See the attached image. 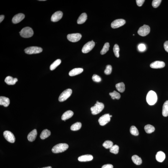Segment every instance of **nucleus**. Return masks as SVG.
<instances>
[{"instance_id":"obj_1","label":"nucleus","mask_w":168,"mask_h":168,"mask_svg":"<svg viewBox=\"0 0 168 168\" xmlns=\"http://www.w3.org/2000/svg\"><path fill=\"white\" fill-rule=\"evenodd\" d=\"M157 96L156 92L153 91H150L147 93L146 100L147 103L150 105H153L156 103L157 101Z\"/></svg>"},{"instance_id":"obj_2","label":"nucleus","mask_w":168,"mask_h":168,"mask_svg":"<svg viewBox=\"0 0 168 168\" xmlns=\"http://www.w3.org/2000/svg\"><path fill=\"white\" fill-rule=\"evenodd\" d=\"M68 147L69 146L66 144H58L53 147L52 149V151L55 153H62L66 150Z\"/></svg>"},{"instance_id":"obj_3","label":"nucleus","mask_w":168,"mask_h":168,"mask_svg":"<svg viewBox=\"0 0 168 168\" xmlns=\"http://www.w3.org/2000/svg\"><path fill=\"white\" fill-rule=\"evenodd\" d=\"M104 108V105L103 103L97 101L95 106L91 107V110L92 114L96 115L101 112Z\"/></svg>"},{"instance_id":"obj_4","label":"nucleus","mask_w":168,"mask_h":168,"mask_svg":"<svg viewBox=\"0 0 168 168\" xmlns=\"http://www.w3.org/2000/svg\"><path fill=\"white\" fill-rule=\"evenodd\" d=\"M19 33L22 37L25 38H28L32 37L34 34V32L32 28L26 27L23 28L19 32Z\"/></svg>"},{"instance_id":"obj_5","label":"nucleus","mask_w":168,"mask_h":168,"mask_svg":"<svg viewBox=\"0 0 168 168\" xmlns=\"http://www.w3.org/2000/svg\"><path fill=\"white\" fill-rule=\"evenodd\" d=\"M26 54L29 55L38 54L42 52V48L37 46H31L26 48L24 50Z\"/></svg>"},{"instance_id":"obj_6","label":"nucleus","mask_w":168,"mask_h":168,"mask_svg":"<svg viewBox=\"0 0 168 168\" xmlns=\"http://www.w3.org/2000/svg\"><path fill=\"white\" fill-rule=\"evenodd\" d=\"M72 91L71 89H68L64 91L59 97V101L63 102L66 100L72 95Z\"/></svg>"},{"instance_id":"obj_7","label":"nucleus","mask_w":168,"mask_h":168,"mask_svg":"<svg viewBox=\"0 0 168 168\" xmlns=\"http://www.w3.org/2000/svg\"><path fill=\"white\" fill-rule=\"evenodd\" d=\"M150 26L147 25H144L139 28L138 33L139 35L144 37L150 33Z\"/></svg>"},{"instance_id":"obj_8","label":"nucleus","mask_w":168,"mask_h":168,"mask_svg":"<svg viewBox=\"0 0 168 168\" xmlns=\"http://www.w3.org/2000/svg\"><path fill=\"white\" fill-rule=\"evenodd\" d=\"M95 43L92 40V41L89 42L85 45L82 49V52L87 53L89 52L95 47Z\"/></svg>"},{"instance_id":"obj_9","label":"nucleus","mask_w":168,"mask_h":168,"mask_svg":"<svg viewBox=\"0 0 168 168\" xmlns=\"http://www.w3.org/2000/svg\"><path fill=\"white\" fill-rule=\"evenodd\" d=\"M3 135L5 139L11 143H15V138L14 135L9 131H4L3 133Z\"/></svg>"},{"instance_id":"obj_10","label":"nucleus","mask_w":168,"mask_h":168,"mask_svg":"<svg viewBox=\"0 0 168 168\" xmlns=\"http://www.w3.org/2000/svg\"><path fill=\"white\" fill-rule=\"evenodd\" d=\"M111 117L109 114H106L101 116L98 120V122L101 126L106 124L110 121Z\"/></svg>"},{"instance_id":"obj_11","label":"nucleus","mask_w":168,"mask_h":168,"mask_svg":"<svg viewBox=\"0 0 168 168\" xmlns=\"http://www.w3.org/2000/svg\"><path fill=\"white\" fill-rule=\"evenodd\" d=\"M81 37V35L78 33L69 34L67 36V39L70 41L74 42L78 41Z\"/></svg>"},{"instance_id":"obj_12","label":"nucleus","mask_w":168,"mask_h":168,"mask_svg":"<svg viewBox=\"0 0 168 168\" xmlns=\"http://www.w3.org/2000/svg\"><path fill=\"white\" fill-rule=\"evenodd\" d=\"M126 22L125 20L120 19L114 20L111 23V27L113 29H117L124 25Z\"/></svg>"},{"instance_id":"obj_13","label":"nucleus","mask_w":168,"mask_h":168,"mask_svg":"<svg viewBox=\"0 0 168 168\" xmlns=\"http://www.w3.org/2000/svg\"><path fill=\"white\" fill-rule=\"evenodd\" d=\"M165 66V64L162 61H156L152 63L150 65V67L153 69H161Z\"/></svg>"},{"instance_id":"obj_14","label":"nucleus","mask_w":168,"mask_h":168,"mask_svg":"<svg viewBox=\"0 0 168 168\" xmlns=\"http://www.w3.org/2000/svg\"><path fill=\"white\" fill-rule=\"evenodd\" d=\"M63 14L61 11L56 12L52 16L51 20L53 22H57L60 20L62 18Z\"/></svg>"},{"instance_id":"obj_15","label":"nucleus","mask_w":168,"mask_h":168,"mask_svg":"<svg viewBox=\"0 0 168 168\" xmlns=\"http://www.w3.org/2000/svg\"><path fill=\"white\" fill-rule=\"evenodd\" d=\"M25 18L24 14L20 13L17 14L14 16L12 19V22L14 24H17L21 22Z\"/></svg>"},{"instance_id":"obj_16","label":"nucleus","mask_w":168,"mask_h":168,"mask_svg":"<svg viewBox=\"0 0 168 168\" xmlns=\"http://www.w3.org/2000/svg\"><path fill=\"white\" fill-rule=\"evenodd\" d=\"M37 135V131L36 129H34L31 131L28 135V139L30 142H33L35 140Z\"/></svg>"},{"instance_id":"obj_17","label":"nucleus","mask_w":168,"mask_h":168,"mask_svg":"<svg viewBox=\"0 0 168 168\" xmlns=\"http://www.w3.org/2000/svg\"><path fill=\"white\" fill-rule=\"evenodd\" d=\"M93 159V156L92 155L90 154L82 155L80 156L78 158V160L82 162L91 161Z\"/></svg>"},{"instance_id":"obj_18","label":"nucleus","mask_w":168,"mask_h":168,"mask_svg":"<svg viewBox=\"0 0 168 168\" xmlns=\"http://www.w3.org/2000/svg\"><path fill=\"white\" fill-rule=\"evenodd\" d=\"M18 81V80L17 78H14L10 76L6 77L4 80L6 84L9 85H13L15 84Z\"/></svg>"},{"instance_id":"obj_19","label":"nucleus","mask_w":168,"mask_h":168,"mask_svg":"<svg viewBox=\"0 0 168 168\" xmlns=\"http://www.w3.org/2000/svg\"><path fill=\"white\" fill-rule=\"evenodd\" d=\"M165 154L164 152L162 151L158 152L156 155V158L158 162H162L165 158Z\"/></svg>"},{"instance_id":"obj_20","label":"nucleus","mask_w":168,"mask_h":168,"mask_svg":"<svg viewBox=\"0 0 168 168\" xmlns=\"http://www.w3.org/2000/svg\"><path fill=\"white\" fill-rule=\"evenodd\" d=\"M84 71L83 69L81 68H75L71 70L69 72V75L70 76H75V75L80 74L82 73Z\"/></svg>"},{"instance_id":"obj_21","label":"nucleus","mask_w":168,"mask_h":168,"mask_svg":"<svg viewBox=\"0 0 168 168\" xmlns=\"http://www.w3.org/2000/svg\"><path fill=\"white\" fill-rule=\"evenodd\" d=\"M10 104V100L7 97L1 96L0 97V105H3L4 107H7Z\"/></svg>"},{"instance_id":"obj_22","label":"nucleus","mask_w":168,"mask_h":168,"mask_svg":"<svg viewBox=\"0 0 168 168\" xmlns=\"http://www.w3.org/2000/svg\"><path fill=\"white\" fill-rule=\"evenodd\" d=\"M73 112L71 111H68L63 114L62 117V120H65L71 118L73 115Z\"/></svg>"},{"instance_id":"obj_23","label":"nucleus","mask_w":168,"mask_h":168,"mask_svg":"<svg viewBox=\"0 0 168 168\" xmlns=\"http://www.w3.org/2000/svg\"><path fill=\"white\" fill-rule=\"evenodd\" d=\"M87 18V15L85 13H83L80 16L77 20L78 24H82L85 22Z\"/></svg>"},{"instance_id":"obj_24","label":"nucleus","mask_w":168,"mask_h":168,"mask_svg":"<svg viewBox=\"0 0 168 168\" xmlns=\"http://www.w3.org/2000/svg\"><path fill=\"white\" fill-rule=\"evenodd\" d=\"M51 134V132L48 129L44 130L41 133L40 137L42 139H44L48 138Z\"/></svg>"},{"instance_id":"obj_25","label":"nucleus","mask_w":168,"mask_h":168,"mask_svg":"<svg viewBox=\"0 0 168 168\" xmlns=\"http://www.w3.org/2000/svg\"><path fill=\"white\" fill-rule=\"evenodd\" d=\"M162 114L164 117H167L168 116V100L165 102L163 105Z\"/></svg>"},{"instance_id":"obj_26","label":"nucleus","mask_w":168,"mask_h":168,"mask_svg":"<svg viewBox=\"0 0 168 168\" xmlns=\"http://www.w3.org/2000/svg\"><path fill=\"white\" fill-rule=\"evenodd\" d=\"M132 159L134 164L137 165H140L142 164V159L137 155H134L132 157Z\"/></svg>"},{"instance_id":"obj_27","label":"nucleus","mask_w":168,"mask_h":168,"mask_svg":"<svg viewBox=\"0 0 168 168\" xmlns=\"http://www.w3.org/2000/svg\"><path fill=\"white\" fill-rule=\"evenodd\" d=\"M144 130L147 134H150L155 131L154 127L153 125H145L144 128Z\"/></svg>"},{"instance_id":"obj_28","label":"nucleus","mask_w":168,"mask_h":168,"mask_svg":"<svg viewBox=\"0 0 168 168\" xmlns=\"http://www.w3.org/2000/svg\"><path fill=\"white\" fill-rule=\"evenodd\" d=\"M116 87L117 90L120 92H124L125 89L124 84L123 82L118 83L116 85Z\"/></svg>"},{"instance_id":"obj_29","label":"nucleus","mask_w":168,"mask_h":168,"mask_svg":"<svg viewBox=\"0 0 168 168\" xmlns=\"http://www.w3.org/2000/svg\"><path fill=\"white\" fill-rule=\"evenodd\" d=\"M82 127V124L80 122H77L73 124L71 126L70 129L73 131H77L80 129Z\"/></svg>"},{"instance_id":"obj_30","label":"nucleus","mask_w":168,"mask_h":168,"mask_svg":"<svg viewBox=\"0 0 168 168\" xmlns=\"http://www.w3.org/2000/svg\"><path fill=\"white\" fill-rule=\"evenodd\" d=\"M61 60L60 59H57L50 66V69L51 70H55L61 63Z\"/></svg>"},{"instance_id":"obj_31","label":"nucleus","mask_w":168,"mask_h":168,"mask_svg":"<svg viewBox=\"0 0 168 168\" xmlns=\"http://www.w3.org/2000/svg\"><path fill=\"white\" fill-rule=\"evenodd\" d=\"M110 95L111 96V98L113 99H117L118 100L120 99V95L116 91H114L112 92H110L109 93Z\"/></svg>"},{"instance_id":"obj_32","label":"nucleus","mask_w":168,"mask_h":168,"mask_svg":"<svg viewBox=\"0 0 168 168\" xmlns=\"http://www.w3.org/2000/svg\"><path fill=\"white\" fill-rule=\"evenodd\" d=\"M110 47L109 43L108 42L105 43L101 51V54L102 55H104L109 50Z\"/></svg>"},{"instance_id":"obj_33","label":"nucleus","mask_w":168,"mask_h":168,"mask_svg":"<svg viewBox=\"0 0 168 168\" xmlns=\"http://www.w3.org/2000/svg\"><path fill=\"white\" fill-rule=\"evenodd\" d=\"M103 145L105 148L110 149L111 147L113 145V143L111 141L106 140L103 143Z\"/></svg>"},{"instance_id":"obj_34","label":"nucleus","mask_w":168,"mask_h":168,"mask_svg":"<svg viewBox=\"0 0 168 168\" xmlns=\"http://www.w3.org/2000/svg\"><path fill=\"white\" fill-rule=\"evenodd\" d=\"M130 132L132 135L135 136H138L139 135V132L137 129L134 126L131 127L130 129Z\"/></svg>"},{"instance_id":"obj_35","label":"nucleus","mask_w":168,"mask_h":168,"mask_svg":"<svg viewBox=\"0 0 168 168\" xmlns=\"http://www.w3.org/2000/svg\"><path fill=\"white\" fill-rule=\"evenodd\" d=\"M110 152L111 153L117 154L118 153L119 150V147L117 145H113L110 149Z\"/></svg>"},{"instance_id":"obj_36","label":"nucleus","mask_w":168,"mask_h":168,"mask_svg":"<svg viewBox=\"0 0 168 168\" xmlns=\"http://www.w3.org/2000/svg\"><path fill=\"white\" fill-rule=\"evenodd\" d=\"M113 52L115 55L116 57L118 58L119 57V51H120V49H119L118 45L116 44L114 45L113 49Z\"/></svg>"},{"instance_id":"obj_37","label":"nucleus","mask_w":168,"mask_h":168,"mask_svg":"<svg viewBox=\"0 0 168 168\" xmlns=\"http://www.w3.org/2000/svg\"><path fill=\"white\" fill-rule=\"evenodd\" d=\"M112 68L111 65H108L106 66V69L104 71V73L106 75H109L112 71Z\"/></svg>"},{"instance_id":"obj_38","label":"nucleus","mask_w":168,"mask_h":168,"mask_svg":"<svg viewBox=\"0 0 168 168\" xmlns=\"http://www.w3.org/2000/svg\"><path fill=\"white\" fill-rule=\"evenodd\" d=\"M162 1L161 0H153L152 2V5L154 8H157L160 4Z\"/></svg>"},{"instance_id":"obj_39","label":"nucleus","mask_w":168,"mask_h":168,"mask_svg":"<svg viewBox=\"0 0 168 168\" xmlns=\"http://www.w3.org/2000/svg\"><path fill=\"white\" fill-rule=\"evenodd\" d=\"M92 79L94 81L96 82H100L102 80L101 78L98 75H94L92 77Z\"/></svg>"},{"instance_id":"obj_40","label":"nucleus","mask_w":168,"mask_h":168,"mask_svg":"<svg viewBox=\"0 0 168 168\" xmlns=\"http://www.w3.org/2000/svg\"><path fill=\"white\" fill-rule=\"evenodd\" d=\"M138 49L140 51H143L146 49V46L143 44H140L139 45L138 47Z\"/></svg>"},{"instance_id":"obj_41","label":"nucleus","mask_w":168,"mask_h":168,"mask_svg":"<svg viewBox=\"0 0 168 168\" xmlns=\"http://www.w3.org/2000/svg\"><path fill=\"white\" fill-rule=\"evenodd\" d=\"M144 0H136V2L138 6L140 7L144 4Z\"/></svg>"},{"instance_id":"obj_42","label":"nucleus","mask_w":168,"mask_h":168,"mask_svg":"<svg viewBox=\"0 0 168 168\" xmlns=\"http://www.w3.org/2000/svg\"><path fill=\"white\" fill-rule=\"evenodd\" d=\"M113 166L111 164H107L104 165L103 166L102 168H113Z\"/></svg>"},{"instance_id":"obj_43","label":"nucleus","mask_w":168,"mask_h":168,"mask_svg":"<svg viewBox=\"0 0 168 168\" xmlns=\"http://www.w3.org/2000/svg\"><path fill=\"white\" fill-rule=\"evenodd\" d=\"M164 47L165 51L168 52V41L165 42L164 44Z\"/></svg>"},{"instance_id":"obj_44","label":"nucleus","mask_w":168,"mask_h":168,"mask_svg":"<svg viewBox=\"0 0 168 168\" xmlns=\"http://www.w3.org/2000/svg\"><path fill=\"white\" fill-rule=\"evenodd\" d=\"M4 15H1L0 16V23H1L3 20H4Z\"/></svg>"},{"instance_id":"obj_45","label":"nucleus","mask_w":168,"mask_h":168,"mask_svg":"<svg viewBox=\"0 0 168 168\" xmlns=\"http://www.w3.org/2000/svg\"><path fill=\"white\" fill-rule=\"evenodd\" d=\"M42 168H52V167L51 166H49V167H44Z\"/></svg>"},{"instance_id":"obj_46","label":"nucleus","mask_w":168,"mask_h":168,"mask_svg":"<svg viewBox=\"0 0 168 168\" xmlns=\"http://www.w3.org/2000/svg\"><path fill=\"white\" fill-rule=\"evenodd\" d=\"M46 1L45 0H40V1Z\"/></svg>"},{"instance_id":"obj_47","label":"nucleus","mask_w":168,"mask_h":168,"mask_svg":"<svg viewBox=\"0 0 168 168\" xmlns=\"http://www.w3.org/2000/svg\"><path fill=\"white\" fill-rule=\"evenodd\" d=\"M110 117H112V115H110Z\"/></svg>"}]
</instances>
